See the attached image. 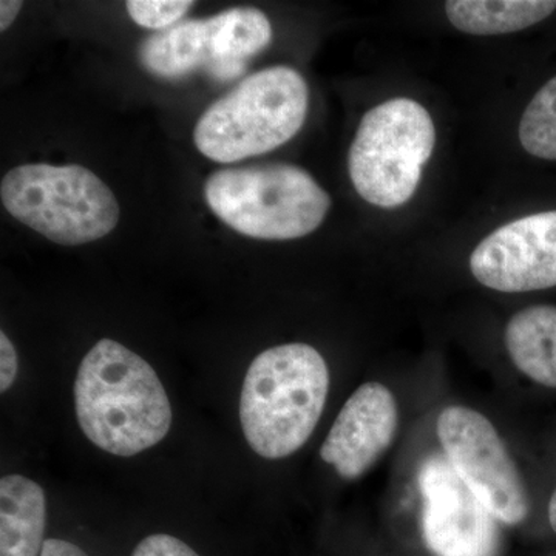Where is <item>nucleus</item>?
<instances>
[{
    "label": "nucleus",
    "instance_id": "obj_1",
    "mask_svg": "<svg viewBox=\"0 0 556 556\" xmlns=\"http://www.w3.org/2000/svg\"><path fill=\"white\" fill-rule=\"evenodd\" d=\"M75 401L80 430L110 455H138L170 430V402L155 369L112 339L80 362Z\"/></svg>",
    "mask_w": 556,
    "mask_h": 556
},
{
    "label": "nucleus",
    "instance_id": "obj_2",
    "mask_svg": "<svg viewBox=\"0 0 556 556\" xmlns=\"http://www.w3.org/2000/svg\"><path fill=\"white\" fill-rule=\"evenodd\" d=\"M329 390L327 362L316 348L287 343L252 362L241 388L240 420L248 444L266 459H283L313 434Z\"/></svg>",
    "mask_w": 556,
    "mask_h": 556
},
{
    "label": "nucleus",
    "instance_id": "obj_3",
    "mask_svg": "<svg viewBox=\"0 0 556 556\" xmlns=\"http://www.w3.org/2000/svg\"><path fill=\"white\" fill-rule=\"evenodd\" d=\"M308 101V84L298 70H262L201 115L193 141L206 159L222 164L263 155L299 134Z\"/></svg>",
    "mask_w": 556,
    "mask_h": 556
},
{
    "label": "nucleus",
    "instance_id": "obj_4",
    "mask_svg": "<svg viewBox=\"0 0 556 556\" xmlns=\"http://www.w3.org/2000/svg\"><path fill=\"white\" fill-rule=\"evenodd\" d=\"M204 199L229 228L257 240L309 236L331 207L316 179L291 164L214 172L204 185Z\"/></svg>",
    "mask_w": 556,
    "mask_h": 556
},
{
    "label": "nucleus",
    "instance_id": "obj_5",
    "mask_svg": "<svg viewBox=\"0 0 556 556\" xmlns=\"http://www.w3.org/2000/svg\"><path fill=\"white\" fill-rule=\"evenodd\" d=\"M3 207L22 225L62 247L109 236L119 222L115 193L87 167L24 164L2 179Z\"/></svg>",
    "mask_w": 556,
    "mask_h": 556
},
{
    "label": "nucleus",
    "instance_id": "obj_6",
    "mask_svg": "<svg viewBox=\"0 0 556 556\" xmlns=\"http://www.w3.org/2000/svg\"><path fill=\"white\" fill-rule=\"evenodd\" d=\"M437 146V129L424 105L394 98L361 121L348 156L351 181L372 206H404L415 195Z\"/></svg>",
    "mask_w": 556,
    "mask_h": 556
},
{
    "label": "nucleus",
    "instance_id": "obj_7",
    "mask_svg": "<svg viewBox=\"0 0 556 556\" xmlns=\"http://www.w3.org/2000/svg\"><path fill=\"white\" fill-rule=\"evenodd\" d=\"M437 430L448 463L490 514L506 525L525 521L526 485L493 424L475 409L452 405L442 409Z\"/></svg>",
    "mask_w": 556,
    "mask_h": 556
},
{
    "label": "nucleus",
    "instance_id": "obj_8",
    "mask_svg": "<svg viewBox=\"0 0 556 556\" xmlns=\"http://www.w3.org/2000/svg\"><path fill=\"white\" fill-rule=\"evenodd\" d=\"M422 532L437 556H496L495 517L468 489L445 456H431L419 473Z\"/></svg>",
    "mask_w": 556,
    "mask_h": 556
},
{
    "label": "nucleus",
    "instance_id": "obj_9",
    "mask_svg": "<svg viewBox=\"0 0 556 556\" xmlns=\"http://www.w3.org/2000/svg\"><path fill=\"white\" fill-rule=\"evenodd\" d=\"M470 269L479 283L501 292L556 287V211L501 226L475 249Z\"/></svg>",
    "mask_w": 556,
    "mask_h": 556
},
{
    "label": "nucleus",
    "instance_id": "obj_10",
    "mask_svg": "<svg viewBox=\"0 0 556 556\" xmlns=\"http://www.w3.org/2000/svg\"><path fill=\"white\" fill-rule=\"evenodd\" d=\"M396 399L386 386L368 382L358 387L340 409L320 457L345 479L361 478L378 463L396 437Z\"/></svg>",
    "mask_w": 556,
    "mask_h": 556
},
{
    "label": "nucleus",
    "instance_id": "obj_11",
    "mask_svg": "<svg viewBox=\"0 0 556 556\" xmlns=\"http://www.w3.org/2000/svg\"><path fill=\"white\" fill-rule=\"evenodd\" d=\"M139 61L159 78H182L197 70L212 76L215 53L208 20L181 21L150 36L139 50Z\"/></svg>",
    "mask_w": 556,
    "mask_h": 556
},
{
    "label": "nucleus",
    "instance_id": "obj_12",
    "mask_svg": "<svg viewBox=\"0 0 556 556\" xmlns=\"http://www.w3.org/2000/svg\"><path fill=\"white\" fill-rule=\"evenodd\" d=\"M42 486L21 475L0 481V556H38L46 533Z\"/></svg>",
    "mask_w": 556,
    "mask_h": 556
},
{
    "label": "nucleus",
    "instance_id": "obj_13",
    "mask_svg": "<svg viewBox=\"0 0 556 556\" xmlns=\"http://www.w3.org/2000/svg\"><path fill=\"white\" fill-rule=\"evenodd\" d=\"M504 340L519 371L540 386L556 388V306L519 311L508 321Z\"/></svg>",
    "mask_w": 556,
    "mask_h": 556
},
{
    "label": "nucleus",
    "instance_id": "obj_14",
    "mask_svg": "<svg viewBox=\"0 0 556 556\" xmlns=\"http://www.w3.org/2000/svg\"><path fill=\"white\" fill-rule=\"evenodd\" d=\"M214 40L212 78L233 80L243 75L247 62L265 50L273 39L268 16L257 9H230L208 17Z\"/></svg>",
    "mask_w": 556,
    "mask_h": 556
},
{
    "label": "nucleus",
    "instance_id": "obj_15",
    "mask_svg": "<svg viewBox=\"0 0 556 556\" xmlns=\"http://www.w3.org/2000/svg\"><path fill=\"white\" fill-rule=\"evenodd\" d=\"M556 10L554 0H450L445 13L453 27L473 36L526 30Z\"/></svg>",
    "mask_w": 556,
    "mask_h": 556
},
{
    "label": "nucleus",
    "instance_id": "obj_16",
    "mask_svg": "<svg viewBox=\"0 0 556 556\" xmlns=\"http://www.w3.org/2000/svg\"><path fill=\"white\" fill-rule=\"evenodd\" d=\"M519 141L530 155L556 161V76L538 91L522 113Z\"/></svg>",
    "mask_w": 556,
    "mask_h": 556
},
{
    "label": "nucleus",
    "instance_id": "obj_17",
    "mask_svg": "<svg viewBox=\"0 0 556 556\" xmlns=\"http://www.w3.org/2000/svg\"><path fill=\"white\" fill-rule=\"evenodd\" d=\"M193 2L182 0H130L127 13L135 24L149 30H167L179 24Z\"/></svg>",
    "mask_w": 556,
    "mask_h": 556
},
{
    "label": "nucleus",
    "instance_id": "obj_18",
    "mask_svg": "<svg viewBox=\"0 0 556 556\" xmlns=\"http://www.w3.org/2000/svg\"><path fill=\"white\" fill-rule=\"evenodd\" d=\"M131 556H200L193 548H190L185 541L178 538L164 535H150L144 538L135 547Z\"/></svg>",
    "mask_w": 556,
    "mask_h": 556
},
{
    "label": "nucleus",
    "instance_id": "obj_19",
    "mask_svg": "<svg viewBox=\"0 0 556 556\" xmlns=\"http://www.w3.org/2000/svg\"><path fill=\"white\" fill-rule=\"evenodd\" d=\"M17 369H20V364H17L16 348L2 331L0 332V391L2 393L13 386Z\"/></svg>",
    "mask_w": 556,
    "mask_h": 556
},
{
    "label": "nucleus",
    "instance_id": "obj_20",
    "mask_svg": "<svg viewBox=\"0 0 556 556\" xmlns=\"http://www.w3.org/2000/svg\"><path fill=\"white\" fill-rule=\"evenodd\" d=\"M39 556H89L76 544L64 540H46Z\"/></svg>",
    "mask_w": 556,
    "mask_h": 556
},
{
    "label": "nucleus",
    "instance_id": "obj_21",
    "mask_svg": "<svg viewBox=\"0 0 556 556\" xmlns=\"http://www.w3.org/2000/svg\"><path fill=\"white\" fill-rule=\"evenodd\" d=\"M24 3L17 0H2L0 2V30L5 31L13 24Z\"/></svg>",
    "mask_w": 556,
    "mask_h": 556
},
{
    "label": "nucleus",
    "instance_id": "obj_22",
    "mask_svg": "<svg viewBox=\"0 0 556 556\" xmlns=\"http://www.w3.org/2000/svg\"><path fill=\"white\" fill-rule=\"evenodd\" d=\"M548 521H551L552 529L556 533V490L551 497V503H548Z\"/></svg>",
    "mask_w": 556,
    "mask_h": 556
}]
</instances>
